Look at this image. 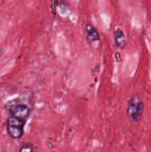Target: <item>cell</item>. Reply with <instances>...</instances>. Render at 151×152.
Masks as SVG:
<instances>
[{
    "label": "cell",
    "mask_w": 151,
    "mask_h": 152,
    "mask_svg": "<svg viewBox=\"0 0 151 152\" xmlns=\"http://www.w3.org/2000/svg\"><path fill=\"white\" fill-rule=\"evenodd\" d=\"M144 111V103L141 97L137 94L133 95L127 103V116L133 122H140L142 118Z\"/></svg>",
    "instance_id": "obj_1"
},
{
    "label": "cell",
    "mask_w": 151,
    "mask_h": 152,
    "mask_svg": "<svg viewBox=\"0 0 151 152\" xmlns=\"http://www.w3.org/2000/svg\"><path fill=\"white\" fill-rule=\"evenodd\" d=\"M26 120L10 116L6 121V130L10 137L12 139H20L24 133V126Z\"/></svg>",
    "instance_id": "obj_2"
},
{
    "label": "cell",
    "mask_w": 151,
    "mask_h": 152,
    "mask_svg": "<svg viewBox=\"0 0 151 152\" xmlns=\"http://www.w3.org/2000/svg\"><path fill=\"white\" fill-rule=\"evenodd\" d=\"M9 112L12 116H14V117L23 119V120H27L30 114V109L26 104L17 103V104H13L10 107Z\"/></svg>",
    "instance_id": "obj_3"
},
{
    "label": "cell",
    "mask_w": 151,
    "mask_h": 152,
    "mask_svg": "<svg viewBox=\"0 0 151 152\" xmlns=\"http://www.w3.org/2000/svg\"><path fill=\"white\" fill-rule=\"evenodd\" d=\"M114 42L117 48L124 50L126 46V38L125 32L122 28H117L114 31Z\"/></svg>",
    "instance_id": "obj_4"
},
{
    "label": "cell",
    "mask_w": 151,
    "mask_h": 152,
    "mask_svg": "<svg viewBox=\"0 0 151 152\" xmlns=\"http://www.w3.org/2000/svg\"><path fill=\"white\" fill-rule=\"evenodd\" d=\"M85 33H86V39L89 43L97 42V41H100V39H101L98 30L91 23L85 24Z\"/></svg>",
    "instance_id": "obj_5"
},
{
    "label": "cell",
    "mask_w": 151,
    "mask_h": 152,
    "mask_svg": "<svg viewBox=\"0 0 151 152\" xmlns=\"http://www.w3.org/2000/svg\"><path fill=\"white\" fill-rule=\"evenodd\" d=\"M34 151V147L31 143H24L20 149L19 152H33Z\"/></svg>",
    "instance_id": "obj_6"
}]
</instances>
